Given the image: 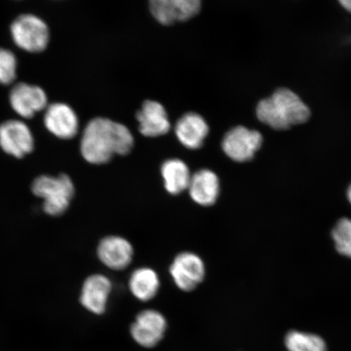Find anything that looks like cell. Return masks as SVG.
<instances>
[{
    "label": "cell",
    "mask_w": 351,
    "mask_h": 351,
    "mask_svg": "<svg viewBox=\"0 0 351 351\" xmlns=\"http://www.w3.org/2000/svg\"><path fill=\"white\" fill-rule=\"evenodd\" d=\"M134 137L126 126L107 118H95L83 132L81 153L93 165H104L114 155L125 156L134 147Z\"/></svg>",
    "instance_id": "obj_1"
},
{
    "label": "cell",
    "mask_w": 351,
    "mask_h": 351,
    "mask_svg": "<svg viewBox=\"0 0 351 351\" xmlns=\"http://www.w3.org/2000/svg\"><path fill=\"white\" fill-rule=\"evenodd\" d=\"M256 115L263 124L278 130H285L302 124L309 119L308 107L293 91L279 89L257 105Z\"/></svg>",
    "instance_id": "obj_2"
},
{
    "label": "cell",
    "mask_w": 351,
    "mask_h": 351,
    "mask_svg": "<svg viewBox=\"0 0 351 351\" xmlns=\"http://www.w3.org/2000/svg\"><path fill=\"white\" fill-rule=\"evenodd\" d=\"M32 191L34 195L43 199L44 212L57 217L69 207L75 188L68 175L60 174L56 177L43 175L34 180Z\"/></svg>",
    "instance_id": "obj_3"
},
{
    "label": "cell",
    "mask_w": 351,
    "mask_h": 351,
    "mask_svg": "<svg viewBox=\"0 0 351 351\" xmlns=\"http://www.w3.org/2000/svg\"><path fill=\"white\" fill-rule=\"evenodd\" d=\"M11 34L17 47L32 53L45 50L50 39L46 22L32 14L17 17L11 25Z\"/></svg>",
    "instance_id": "obj_4"
},
{
    "label": "cell",
    "mask_w": 351,
    "mask_h": 351,
    "mask_svg": "<svg viewBox=\"0 0 351 351\" xmlns=\"http://www.w3.org/2000/svg\"><path fill=\"white\" fill-rule=\"evenodd\" d=\"M262 143L261 133L240 125L227 132L223 138L222 149L231 160L243 163L253 159Z\"/></svg>",
    "instance_id": "obj_5"
},
{
    "label": "cell",
    "mask_w": 351,
    "mask_h": 351,
    "mask_svg": "<svg viewBox=\"0 0 351 351\" xmlns=\"http://www.w3.org/2000/svg\"><path fill=\"white\" fill-rule=\"evenodd\" d=\"M168 324L163 315L155 310L141 311L132 324L134 340L145 348H155L163 340Z\"/></svg>",
    "instance_id": "obj_6"
},
{
    "label": "cell",
    "mask_w": 351,
    "mask_h": 351,
    "mask_svg": "<svg viewBox=\"0 0 351 351\" xmlns=\"http://www.w3.org/2000/svg\"><path fill=\"white\" fill-rule=\"evenodd\" d=\"M170 274L176 285L183 291L190 292L203 282L205 266L203 261L195 254H179L170 267Z\"/></svg>",
    "instance_id": "obj_7"
},
{
    "label": "cell",
    "mask_w": 351,
    "mask_h": 351,
    "mask_svg": "<svg viewBox=\"0 0 351 351\" xmlns=\"http://www.w3.org/2000/svg\"><path fill=\"white\" fill-rule=\"evenodd\" d=\"M32 130L24 122L11 120L0 125V147L4 152L22 158L34 150Z\"/></svg>",
    "instance_id": "obj_8"
},
{
    "label": "cell",
    "mask_w": 351,
    "mask_h": 351,
    "mask_svg": "<svg viewBox=\"0 0 351 351\" xmlns=\"http://www.w3.org/2000/svg\"><path fill=\"white\" fill-rule=\"evenodd\" d=\"M202 0H149L152 14L162 25L190 20L199 12Z\"/></svg>",
    "instance_id": "obj_9"
},
{
    "label": "cell",
    "mask_w": 351,
    "mask_h": 351,
    "mask_svg": "<svg viewBox=\"0 0 351 351\" xmlns=\"http://www.w3.org/2000/svg\"><path fill=\"white\" fill-rule=\"evenodd\" d=\"M10 104L15 112L23 118H32L47 108V96L41 87L19 83L11 90Z\"/></svg>",
    "instance_id": "obj_10"
},
{
    "label": "cell",
    "mask_w": 351,
    "mask_h": 351,
    "mask_svg": "<svg viewBox=\"0 0 351 351\" xmlns=\"http://www.w3.org/2000/svg\"><path fill=\"white\" fill-rule=\"evenodd\" d=\"M44 125L56 137L71 139L75 137L79 130L78 117L68 104L55 103L47 106Z\"/></svg>",
    "instance_id": "obj_11"
},
{
    "label": "cell",
    "mask_w": 351,
    "mask_h": 351,
    "mask_svg": "<svg viewBox=\"0 0 351 351\" xmlns=\"http://www.w3.org/2000/svg\"><path fill=\"white\" fill-rule=\"evenodd\" d=\"M134 256L132 245L125 239L109 236L100 241L98 256L109 269L122 270L130 265Z\"/></svg>",
    "instance_id": "obj_12"
},
{
    "label": "cell",
    "mask_w": 351,
    "mask_h": 351,
    "mask_svg": "<svg viewBox=\"0 0 351 351\" xmlns=\"http://www.w3.org/2000/svg\"><path fill=\"white\" fill-rule=\"evenodd\" d=\"M136 118L139 123L140 133L146 137H160L170 130V122L165 109L156 101H145Z\"/></svg>",
    "instance_id": "obj_13"
},
{
    "label": "cell",
    "mask_w": 351,
    "mask_h": 351,
    "mask_svg": "<svg viewBox=\"0 0 351 351\" xmlns=\"http://www.w3.org/2000/svg\"><path fill=\"white\" fill-rule=\"evenodd\" d=\"M111 291L112 283L106 276L92 275L83 284L80 298L82 304L92 313L104 314Z\"/></svg>",
    "instance_id": "obj_14"
},
{
    "label": "cell",
    "mask_w": 351,
    "mask_h": 351,
    "mask_svg": "<svg viewBox=\"0 0 351 351\" xmlns=\"http://www.w3.org/2000/svg\"><path fill=\"white\" fill-rule=\"evenodd\" d=\"M176 135L184 146L196 150L203 146L209 133L207 122L199 114L186 113L176 125Z\"/></svg>",
    "instance_id": "obj_15"
},
{
    "label": "cell",
    "mask_w": 351,
    "mask_h": 351,
    "mask_svg": "<svg viewBox=\"0 0 351 351\" xmlns=\"http://www.w3.org/2000/svg\"><path fill=\"white\" fill-rule=\"evenodd\" d=\"M188 190L192 199L202 206L216 203L219 195V181L216 173L209 169H202L191 176Z\"/></svg>",
    "instance_id": "obj_16"
},
{
    "label": "cell",
    "mask_w": 351,
    "mask_h": 351,
    "mask_svg": "<svg viewBox=\"0 0 351 351\" xmlns=\"http://www.w3.org/2000/svg\"><path fill=\"white\" fill-rule=\"evenodd\" d=\"M165 186L172 195H178L186 190L190 184L191 175L188 166L182 160H169L165 162L161 168Z\"/></svg>",
    "instance_id": "obj_17"
},
{
    "label": "cell",
    "mask_w": 351,
    "mask_h": 351,
    "mask_svg": "<svg viewBox=\"0 0 351 351\" xmlns=\"http://www.w3.org/2000/svg\"><path fill=\"white\" fill-rule=\"evenodd\" d=\"M159 288L160 279L157 274L148 267L136 270L130 276V291L139 300H152L157 295Z\"/></svg>",
    "instance_id": "obj_18"
},
{
    "label": "cell",
    "mask_w": 351,
    "mask_h": 351,
    "mask_svg": "<svg viewBox=\"0 0 351 351\" xmlns=\"http://www.w3.org/2000/svg\"><path fill=\"white\" fill-rule=\"evenodd\" d=\"M289 351H327L326 341L313 333L293 330L285 337Z\"/></svg>",
    "instance_id": "obj_19"
},
{
    "label": "cell",
    "mask_w": 351,
    "mask_h": 351,
    "mask_svg": "<svg viewBox=\"0 0 351 351\" xmlns=\"http://www.w3.org/2000/svg\"><path fill=\"white\" fill-rule=\"evenodd\" d=\"M337 251L351 258V219L343 218L337 222L332 232Z\"/></svg>",
    "instance_id": "obj_20"
},
{
    "label": "cell",
    "mask_w": 351,
    "mask_h": 351,
    "mask_svg": "<svg viewBox=\"0 0 351 351\" xmlns=\"http://www.w3.org/2000/svg\"><path fill=\"white\" fill-rule=\"evenodd\" d=\"M17 60L12 52L0 48V84L10 85L16 77Z\"/></svg>",
    "instance_id": "obj_21"
},
{
    "label": "cell",
    "mask_w": 351,
    "mask_h": 351,
    "mask_svg": "<svg viewBox=\"0 0 351 351\" xmlns=\"http://www.w3.org/2000/svg\"><path fill=\"white\" fill-rule=\"evenodd\" d=\"M339 2L346 10L351 12V0H339Z\"/></svg>",
    "instance_id": "obj_22"
},
{
    "label": "cell",
    "mask_w": 351,
    "mask_h": 351,
    "mask_svg": "<svg viewBox=\"0 0 351 351\" xmlns=\"http://www.w3.org/2000/svg\"><path fill=\"white\" fill-rule=\"evenodd\" d=\"M348 199L350 201V203L351 204V185L350 186L348 191Z\"/></svg>",
    "instance_id": "obj_23"
}]
</instances>
